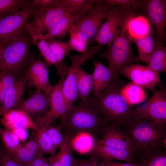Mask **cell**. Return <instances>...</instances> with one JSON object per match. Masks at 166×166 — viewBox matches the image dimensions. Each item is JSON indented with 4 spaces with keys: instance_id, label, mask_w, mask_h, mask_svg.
I'll list each match as a JSON object with an SVG mask.
<instances>
[{
    "instance_id": "cell-39",
    "label": "cell",
    "mask_w": 166,
    "mask_h": 166,
    "mask_svg": "<svg viewBox=\"0 0 166 166\" xmlns=\"http://www.w3.org/2000/svg\"><path fill=\"white\" fill-rule=\"evenodd\" d=\"M106 4L111 7L118 6L127 8L140 9L146 3L147 0H104Z\"/></svg>"
},
{
    "instance_id": "cell-20",
    "label": "cell",
    "mask_w": 166,
    "mask_h": 166,
    "mask_svg": "<svg viewBox=\"0 0 166 166\" xmlns=\"http://www.w3.org/2000/svg\"><path fill=\"white\" fill-rule=\"evenodd\" d=\"M2 122L5 128L9 130L14 128L35 130L38 128L29 115L16 109H12L4 114Z\"/></svg>"
},
{
    "instance_id": "cell-18",
    "label": "cell",
    "mask_w": 166,
    "mask_h": 166,
    "mask_svg": "<svg viewBox=\"0 0 166 166\" xmlns=\"http://www.w3.org/2000/svg\"><path fill=\"white\" fill-rule=\"evenodd\" d=\"M14 109L22 110L30 115H43L49 109V95L37 89L29 98L21 101Z\"/></svg>"
},
{
    "instance_id": "cell-3",
    "label": "cell",
    "mask_w": 166,
    "mask_h": 166,
    "mask_svg": "<svg viewBox=\"0 0 166 166\" xmlns=\"http://www.w3.org/2000/svg\"><path fill=\"white\" fill-rule=\"evenodd\" d=\"M123 84V81L119 77L100 94L93 97L103 117L112 126L120 127L132 117V106L120 93Z\"/></svg>"
},
{
    "instance_id": "cell-23",
    "label": "cell",
    "mask_w": 166,
    "mask_h": 166,
    "mask_svg": "<svg viewBox=\"0 0 166 166\" xmlns=\"http://www.w3.org/2000/svg\"><path fill=\"white\" fill-rule=\"evenodd\" d=\"M93 154L100 160H117L129 163H134L135 161L134 152L118 149L98 143Z\"/></svg>"
},
{
    "instance_id": "cell-17",
    "label": "cell",
    "mask_w": 166,
    "mask_h": 166,
    "mask_svg": "<svg viewBox=\"0 0 166 166\" xmlns=\"http://www.w3.org/2000/svg\"><path fill=\"white\" fill-rule=\"evenodd\" d=\"M26 28L30 35L33 42L37 47L48 64L54 65L61 77L65 78L70 67L64 62L61 63L58 61L47 41L42 38V34L34 31L26 25Z\"/></svg>"
},
{
    "instance_id": "cell-48",
    "label": "cell",
    "mask_w": 166,
    "mask_h": 166,
    "mask_svg": "<svg viewBox=\"0 0 166 166\" xmlns=\"http://www.w3.org/2000/svg\"><path fill=\"white\" fill-rule=\"evenodd\" d=\"M105 160L109 166H142L140 163L138 162L124 163L115 162L113 160Z\"/></svg>"
},
{
    "instance_id": "cell-42",
    "label": "cell",
    "mask_w": 166,
    "mask_h": 166,
    "mask_svg": "<svg viewBox=\"0 0 166 166\" xmlns=\"http://www.w3.org/2000/svg\"><path fill=\"white\" fill-rule=\"evenodd\" d=\"M56 0H31L32 4L37 10L53 7L56 5Z\"/></svg>"
},
{
    "instance_id": "cell-32",
    "label": "cell",
    "mask_w": 166,
    "mask_h": 166,
    "mask_svg": "<svg viewBox=\"0 0 166 166\" xmlns=\"http://www.w3.org/2000/svg\"><path fill=\"white\" fill-rule=\"evenodd\" d=\"M68 41L71 50L84 53L87 51L88 40L84 34L77 27L76 24L72 26L69 33Z\"/></svg>"
},
{
    "instance_id": "cell-6",
    "label": "cell",
    "mask_w": 166,
    "mask_h": 166,
    "mask_svg": "<svg viewBox=\"0 0 166 166\" xmlns=\"http://www.w3.org/2000/svg\"><path fill=\"white\" fill-rule=\"evenodd\" d=\"M137 10L133 8L111 7L105 22L100 27L95 41L102 46L110 44L127 27L128 21L136 15Z\"/></svg>"
},
{
    "instance_id": "cell-34",
    "label": "cell",
    "mask_w": 166,
    "mask_h": 166,
    "mask_svg": "<svg viewBox=\"0 0 166 166\" xmlns=\"http://www.w3.org/2000/svg\"><path fill=\"white\" fill-rule=\"evenodd\" d=\"M49 44L58 61L63 62V60L65 57L69 55L71 50L69 42L62 41L51 38L45 40Z\"/></svg>"
},
{
    "instance_id": "cell-27",
    "label": "cell",
    "mask_w": 166,
    "mask_h": 166,
    "mask_svg": "<svg viewBox=\"0 0 166 166\" xmlns=\"http://www.w3.org/2000/svg\"><path fill=\"white\" fill-rule=\"evenodd\" d=\"M127 28L132 38L144 37L152 30L150 22L146 17L136 15L129 20Z\"/></svg>"
},
{
    "instance_id": "cell-29",
    "label": "cell",
    "mask_w": 166,
    "mask_h": 166,
    "mask_svg": "<svg viewBox=\"0 0 166 166\" xmlns=\"http://www.w3.org/2000/svg\"><path fill=\"white\" fill-rule=\"evenodd\" d=\"M120 93L127 102L132 106L144 102L147 97L143 88L132 82L123 86Z\"/></svg>"
},
{
    "instance_id": "cell-13",
    "label": "cell",
    "mask_w": 166,
    "mask_h": 166,
    "mask_svg": "<svg viewBox=\"0 0 166 166\" xmlns=\"http://www.w3.org/2000/svg\"><path fill=\"white\" fill-rule=\"evenodd\" d=\"M120 74L129 79L132 82L152 91H155L156 85L160 81L158 72L147 65L132 64L121 70Z\"/></svg>"
},
{
    "instance_id": "cell-7",
    "label": "cell",
    "mask_w": 166,
    "mask_h": 166,
    "mask_svg": "<svg viewBox=\"0 0 166 166\" xmlns=\"http://www.w3.org/2000/svg\"><path fill=\"white\" fill-rule=\"evenodd\" d=\"M36 9L28 0L19 10L0 18V44L3 45L19 36Z\"/></svg>"
},
{
    "instance_id": "cell-14",
    "label": "cell",
    "mask_w": 166,
    "mask_h": 166,
    "mask_svg": "<svg viewBox=\"0 0 166 166\" xmlns=\"http://www.w3.org/2000/svg\"><path fill=\"white\" fill-rule=\"evenodd\" d=\"M146 17L150 21L156 30L157 38L162 41L166 39V0H147L142 7Z\"/></svg>"
},
{
    "instance_id": "cell-30",
    "label": "cell",
    "mask_w": 166,
    "mask_h": 166,
    "mask_svg": "<svg viewBox=\"0 0 166 166\" xmlns=\"http://www.w3.org/2000/svg\"><path fill=\"white\" fill-rule=\"evenodd\" d=\"M142 166H166V150L158 149L135 156Z\"/></svg>"
},
{
    "instance_id": "cell-51",
    "label": "cell",
    "mask_w": 166,
    "mask_h": 166,
    "mask_svg": "<svg viewBox=\"0 0 166 166\" xmlns=\"http://www.w3.org/2000/svg\"><path fill=\"white\" fill-rule=\"evenodd\" d=\"M42 166H51V165L50 164V163L47 160V161H46V162H45L44 163Z\"/></svg>"
},
{
    "instance_id": "cell-26",
    "label": "cell",
    "mask_w": 166,
    "mask_h": 166,
    "mask_svg": "<svg viewBox=\"0 0 166 166\" xmlns=\"http://www.w3.org/2000/svg\"><path fill=\"white\" fill-rule=\"evenodd\" d=\"M152 30L146 36L140 38H132V42L136 45L140 61L148 63L152 54L157 37Z\"/></svg>"
},
{
    "instance_id": "cell-25",
    "label": "cell",
    "mask_w": 166,
    "mask_h": 166,
    "mask_svg": "<svg viewBox=\"0 0 166 166\" xmlns=\"http://www.w3.org/2000/svg\"><path fill=\"white\" fill-rule=\"evenodd\" d=\"M65 140L56 154L47 158L51 166H73L75 160L69 141V135L64 133Z\"/></svg>"
},
{
    "instance_id": "cell-46",
    "label": "cell",
    "mask_w": 166,
    "mask_h": 166,
    "mask_svg": "<svg viewBox=\"0 0 166 166\" xmlns=\"http://www.w3.org/2000/svg\"><path fill=\"white\" fill-rule=\"evenodd\" d=\"M44 155L40 152L29 166H42L44 163L47 161V158L45 157Z\"/></svg>"
},
{
    "instance_id": "cell-36",
    "label": "cell",
    "mask_w": 166,
    "mask_h": 166,
    "mask_svg": "<svg viewBox=\"0 0 166 166\" xmlns=\"http://www.w3.org/2000/svg\"><path fill=\"white\" fill-rule=\"evenodd\" d=\"M0 135L6 152L10 155L22 145L18 138L10 130L0 127Z\"/></svg>"
},
{
    "instance_id": "cell-19",
    "label": "cell",
    "mask_w": 166,
    "mask_h": 166,
    "mask_svg": "<svg viewBox=\"0 0 166 166\" xmlns=\"http://www.w3.org/2000/svg\"><path fill=\"white\" fill-rule=\"evenodd\" d=\"M69 135V141L73 151L82 155L93 154L99 140L93 134L86 131H81Z\"/></svg>"
},
{
    "instance_id": "cell-22",
    "label": "cell",
    "mask_w": 166,
    "mask_h": 166,
    "mask_svg": "<svg viewBox=\"0 0 166 166\" xmlns=\"http://www.w3.org/2000/svg\"><path fill=\"white\" fill-rule=\"evenodd\" d=\"M93 63L94 69L91 75L93 83V97H95L105 90L116 79H114L108 67L96 60Z\"/></svg>"
},
{
    "instance_id": "cell-15",
    "label": "cell",
    "mask_w": 166,
    "mask_h": 166,
    "mask_svg": "<svg viewBox=\"0 0 166 166\" xmlns=\"http://www.w3.org/2000/svg\"><path fill=\"white\" fill-rule=\"evenodd\" d=\"M100 134L101 138L98 141L99 144L134 153L133 142L120 127L109 125L101 131Z\"/></svg>"
},
{
    "instance_id": "cell-33",
    "label": "cell",
    "mask_w": 166,
    "mask_h": 166,
    "mask_svg": "<svg viewBox=\"0 0 166 166\" xmlns=\"http://www.w3.org/2000/svg\"><path fill=\"white\" fill-rule=\"evenodd\" d=\"M35 131L34 138L38 145L40 152L51 156L55 154L57 148L44 128H38Z\"/></svg>"
},
{
    "instance_id": "cell-31",
    "label": "cell",
    "mask_w": 166,
    "mask_h": 166,
    "mask_svg": "<svg viewBox=\"0 0 166 166\" xmlns=\"http://www.w3.org/2000/svg\"><path fill=\"white\" fill-rule=\"evenodd\" d=\"M76 86L79 98L81 100L88 99L93 89L91 74L81 68L78 74Z\"/></svg>"
},
{
    "instance_id": "cell-1",
    "label": "cell",
    "mask_w": 166,
    "mask_h": 166,
    "mask_svg": "<svg viewBox=\"0 0 166 166\" xmlns=\"http://www.w3.org/2000/svg\"><path fill=\"white\" fill-rule=\"evenodd\" d=\"M120 127L133 142L135 156L166 149V123L131 117Z\"/></svg>"
},
{
    "instance_id": "cell-45",
    "label": "cell",
    "mask_w": 166,
    "mask_h": 166,
    "mask_svg": "<svg viewBox=\"0 0 166 166\" xmlns=\"http://www.w3.org/2000/svg\"><path fill=\"white\" fill-rule=\"evenodd\" d=\"M97 157L94 155L90 156L89 159L85 160H75L73 166H94V162Z\"/></svg>"
},
{
    "instance_id": "cell-28",
    "label": "cell",
    "mask_w": 166,
    "mask_h": 166,
    "mask_svg": "<svg viewBox=\"0 0 166 166\" xmlns=\"http://www.w3.org/2000/svg\"><path fill=\"white\" fill-rule=\"evenodd\" d=\"M157 72H166V48L157 37L149 61L147 65Z\"/></svg>"
},
{
    "instance_id": "cell-40",
    "label": "cell",
    "mask_w": 166,
    "mask_h": 166,
    "mask_svg": "<svg viewBox=\"0 0 166 166\" xmlns=\"http://www.w3.org/2000/svg\"><path fill=\"white\" fill-rule=\"evenodd\" d=\"M44 128L57 148L62 145L65 141V137L61 132V128L59 125L55 126L50 125Z\"/></svg>"
},
{
    "instance_id": "cell-47",
    "label": "cell",
    "mask_w": 166,
    "mask_h": 166,
    "mask_svg": "<svg viewBox=\"0 0 166 166\" xmlns=\"http://www.w3.org/2000/svg\"><path fill=\"white\" fill-rule=\"evenodd\" d=\"M24 145L30 150L38 152H40L38 144L34 138L26 142Z\"/></svg>"
},
{
    "instance_id": "cell-49",
    "label": "cell",
    "mask_w": 166,
    "mask_h": 166,
    "mask_svg": "<svg viewBox=\"0 0 166 166\" xmlns=\"http://www.w3.org/2000/svg\"><path fill=\"white\" fill-rule=\"evenodd\" d=\"M100 160L98 158L96 159L94 162V166H109L106 160Z\"/></svg>"
},
{
    "instance_id": "cell-21",
    "label": "cell",
    "mask_w": 166,
    "mask_h": 166,
    "mask_svg": "<svg viewBox=\"0 0 166 166\" xmlns=\"http://www.w3.org/2000/svg\"><path fill=\"white\" fill-rule=\"evenodd\" d=\"M26 86V81L24 74L19 77L6 94L0 107V117L18 105L21 101Z\"/></svg>"
},
{
    "instance_id": "cell-38",
    "label": "cell",
    "mask_w": 166,
    "mask_h": 166,
    "mask_svg": "<svg viewBox=\"0 0 166 166\" xmlns=\"http://www.w3.org/2000/svg\"><path fill=\"white\" fill-rule=\"evenodd\" d=\"M28 1L24 0H0V18L19 10Z\"/></svg>"
},
{
    "instance_id": "cell-44",
    "label": "cell",
    "mask_w": 166,
    "mask_h": 166,
    "mask_svg": "<svg viewBox=\"0 0 166 166\" xmlns=\"http://www.w3.org/2000/svg\"><path fill=\"white\" fill-rule=\"evenodd\" d=\"M18 138L21 142H24L28 137V133L27 129L23 128H14L10 130Z\"/></svg>"
},
{
    "instance_id": "cell-50",
    "label": "cell",
    "mask_w": 166,
    "mask_h": 166,
    "mask_svg": "<svg viewBox=\"0 0 166 166\" xmlns=\"http://www.w3.org/2000/svg\"><path fill=\"white\" fill-rule=\"evenodd\" d=\"M3 49V45H2L0 44V66L1 64L2 56V53Z\"/></svg>"
},
{
    "instance_id": "cell-12",
    "label": "cell",
    "mask_w": 166,
    "mask_h": 166,
    "mask_svg": "<svg viewBox=\"0 0 166 166\" xmlns=\"http://www.w3.org/2000/svg\"><path fill=\"white\" fill-rule=\"evenodd\" d=\"M28 65L24 74L27 86L34 87L49 96L53 86L49 81L47 65L40 59L35 60L33 58Z\"/></svg>"
},
{
    "instance_id": "cell-16",
    "label": "cell",
    "mask_w": 166,
    "mask_h": 166,
    "mask_svg": "<svg viewBox=\"0 0 166 166\" xmlns=\"http://www.w3.org/2000/svg\"><path fill=\"white\" fill-rule=\"evenodd\" d=\"M65 78L61 77L53 86L49 96V109L45 114L50 118L56 120L59 118L61 122L66 118L70 109L67 104L62 91V86Z\"/></svg>"
},
{
    "instance_id": "cell-5",
    "label": "cell",
    "mask_w": 166,
    "mask_h": 166,
    "mask_svg": "<svg viewBox=\"0 0 166 166\" xmlns=\"http://www.w3.org/2000/svg\"><path fill=\"white\" fill-rule=\"evenodd\" d=\"M132 38L127 27L109 45L107 49L100 54L108 61V67L114 79L119 77L120 71L124 68L140 61L135 56L132 47Z\"/></svg>"
},
{
    "instance_id": "cell-8",
    "label": "cell",
    "mask_w": 166,
    "mask_h": 166,
    "mask_svg": "<svg viewBox=\"0 0 166 166\" xmlns=\"http://www.w3.org/2000/svg\"><path fill=\"white\" fill-rule=\"evenodd\" d=\"M89 5L81 7L63 8L55 5L51 7L36 11L31 21L26 25L42 34L48 32L57 22L69 14H85L91 8Z\"/></svg>"
},
{
    "instance_id": "cell-37",
    "label": "cell",
    "mask_w": 166,
    "mask_h": 166,
    "mask_svg": "<svg viewBox=\"0 0 166 166\" xmlns=\"http://www.w3.org/2000/svg\"><path fill=\"white\" fill-rule=\"evenodd\" d=\"M39 152L30 150L22 144L11 155L21 166H29Z\"/></svg>"
},
{
    "instance_id": "cell-9",
    "label": "cell",
    "mask_w": 166,
    "mask_h": 166,
    "mask_svg": "<svg viewBox=\"0 0 166 166\" xmlns=\"http://www.w3.org/2000/svg\"><path fill=\"white\" fill-rule=\"evenodd\" d=\"M102 46L97 44L84 53L77 55L69 54L71 62L68 74L64 79L62 91L66 102L70 109L79 98L76 84L78 73L82 64L93 57L101 49Z\"/></svg>"
},
{
    "instance_id": "cell-24",
    "label": "cell",
    "mask_w": 166,
    "mask_h": 166,
    "mask_svg": "<svg viewBox=\"0 0 166 166\" xmlns=\"http://www.w3.org/2000/svg\"><path fill=\"white\" fill-rule=\"evenodd\" d=\"M84 14L67 15L57 22L46 34H42V38L45 40L56 37L62 38L69 33L72 26L76 24Z\"/></svg>"
},
{
    "instance_id": "cell-35",
    "label": "cell",
    "mask_w": 166,
    "mask_h": 166,
    "mask_svg": "<svg viewBox=\"0 0 166 166\" xmlns=\"http://www.w3.org/2000/svg\"><path fill=\"white\" fill-rule=\"evenodd\" d=\"M19 75L12 72H0V107L6 94L19 78Z\"/></svg>"
},
{
    "instance_id": "cell-43",
    "label": "cell",
    "mask_w": 166,
    "mask_h": 166,
    "mask_svg": "<svg viewBox=\"0 0 166 166\" xmlns=\"http://www.w3.org/2000/svg\"><path fill=\"white\" fill-rule=\"evenodd\" d=\"M0 166H21L10 154L6 152L0 155Z\"/></svg>"
},
{
    "instance_id": "cell-2",
    "label": "cell",
    "mask_w": 166,
    "mask_h": 166,
    "mask_svg": "<svg viewBox=\"0 0 166 166\" xmlns=\"http://www.w3.org/2000/svg\"><path fill=\"white\" fill-rule=\"evenodd\" d=\"M59 125L64 131L70 133L86 131L98 137L101 131L109 125L103 117L93 97L81 100L73 105Z\"/></svg>"
},
{
    "instance_id": "cell-10",
    "label": "cell",
    "mask_w": 166,
    "mask_h": 166,
    "mask_svg": "<svg viewBox=\"0 0 166 166\" xmlns=\"http://www.w3.org/2000/svg\"><path fill=\"white\" fill-rule=\"evenodd\" d=\"M111 7L104 0H96L90 9L77 21L76 25L85 35L88 42L95 41L101 23L106 19Z\"/></svg>"
},
{
    "instance_id": "cell-11",
    "label": "cell",
    "mask_w": 166,
    "mask_h": 166,
    "mask_svg": "<svg viewBox=\"0 0 166 166\" xmlns=\"http://www.w3.org/2000/svg\"><path fill=\"white\" fill-rule=\"evenodd\" d=\"M132 117L166 123V90L161 86L148 101L134 109Z\"/></svg>"
},
{
    "instance_id": "cell-41",
    "label": "cell",
    "mask_w": 166,
    "mask_h": 166,
    "mask_svg": "<svg viewBox=\"0 0 166 166\" xmlns=\"http://www.w3.org/2000/svg\"><path fill=\"white\" fill-rule=\"evenodd\" d=\"M95 0H56V5L63 8L81 7L94 3Z\"/></svg>"
},
{
    "instance_id": "cell-4",
    "label": "cell",
    "mask_w": 166,
    "mask_h": 166,
    "mask_svg": "<svg viewBox=\"0 0 166 166\" xmlns=\"http://www.w3.org/2000/svg\"><path fill=\"white\" fill-rule=\"evenodd\" d=\"M31 38L26 29L18 37L3 45L0 72L19 74L31 60L30 49Z\"/></svg>"
}]
</instances>
